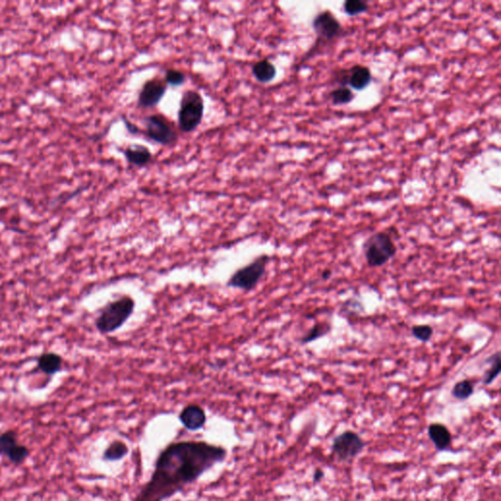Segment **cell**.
<instances>
[{
  "label": "cell",
  "instance_id": "6da1fadb",
  "mask_svg": "<svg viewBox=\"0 0 501 501\" xmlns=\"http://www.w3.org/2000/svg\"><path fill=\"white\" fill-rule=\"evenodd\" d=\"M226 449L206 442H178L163 449L146 485L134 501H163L226 459Z\"/></svg>",
  "mask_w": 501,
  "mask_h": 501
},
{
  "label": "cell",
  "instance_id": "7a4b0ae2",
  "mask_svg": "<svg viewBox=\"0 0 501 501\" xmlns=\"http://www.w3.org/2000/svg\"><path fill=\"white\" fill-rule=\"evenodd\" d=\"M135 301L130 296H122L110 301L97 316L96 327L99 333L111 334L119 330L134 313Z\"/></svg>",
  "mask_w": 501,
  "mask_h": 501
},
{
  "label": "cell",
  "instance_id": "3957f363",
  "mask_svg": "<svg viewBox=\"0 0 501 501\" xmlns=\"http://www.w3.org/2000/svg\"><path fill=\"white\" fill-rule=\"evenodd\" d=\"M365 262L370 267L386 265L397 254V246L387 232H376L368 237L362 245Z\"/></svg>",
  "mask_w": 501,
  "mask_h": 501
},
{
  "label": "cell",
  "instance_id": "277c9868",
  "mask_svg": "<svg viewBox=\"0 0 501 501\" xmlns=\"http://www.w3.org/2000/svg\"><path fill=\"white\" fill-rule=\"evenodd\" d=\"M205 103L198 91L184 92L178 113V125L181 132L190 134L203 121Z\"/></svg>",
  "mask_w": 501,
  "mask_h": 501
},
{
  "label": "cell",
  "instance_id": "5b68a950",
  "mask_svg": "<svg viewBox=\"0 0 501 501\" xmlns=\"http://www.w3.org/2000/svg\"><path fill=\"white\" fill-rule=\"evenodd\" d=\"M270 260L268 255H260L255 258L249 265L237 270L227 281V286L247 292L254 290L265 276Z\"/></svg>",
  "mask_w": 501,
  "mask_h": 501
},
{
  "label": "cell",
  "instance_id": "8992f818",
  "mask_svg": "<svg viewBox=\"0 0 501 501\" xmlns=\"http://www.w3.org/2000/svg\"><path fill=\"white\" fill-rule=\"evenodd\" d=\"M145 130L142 134L158 144L168 146L178 142V132L173 122L163 115H150L145 117Z\"/></svg>",
  "mask_w": 501,
  "mask_h": 501
},
{
  "label": "cell",
  "instance_id": "52a82bcc",
  "mask_svg": "<svg viewBox=\"0 0 501 501\" xmlns=\"http://www.w3.org/2000/svg\"><path fill=\"white\" fill-rule=\"evenodd\" d=\"M367 443L354 431H345L335 437L332 452L339 461L350 462L364 451Z\"/></svg>",
  "mask_w": 501,
  "mask_h": 501
},
{
  "label": "cell",
  "instance_id": "ba28073f",
  "mask_svg": "<svg viewBox=\"0 0 501 501\" xmlns=\"http://www.w3.org/2000/svg\"><path fill=\"white\" fill-rule=\"evenodd\" d=\"M168 86L165 81L159 78L151 79L143 84L138 96V106L149 109L157 106L167 92Z\"/></svg>",
  "mask_w": 501,
  "mask_h": 501
},
{
  "label": "cell",
  "instance_id": "9c48e42d",
  "mask_svg": "<svg viewBox=\"0 0 501 501\" xmlns=\"http://www.w3.org/2000/svg\"><path fill=\"white\" fill-rule=\"evenodd\" d=\"M27 447L18 444L17 434L8 431L0 434V456H6L14 464H21L29 456Z\"/></svg>",
  "mask_w": 501,
  "mask_h": 501
},
{
  "label": "cell",
  "instance_id": "30bf717a",
  "mask_svg": "<svg viewBox=\"0 0 501 501\" xmlns=\"http://www.w3.org/2000/svg\"><path fill=\"white\" fill-rule=\"evenodd\" d=\"M313 27L316 35L326 40H333L342 33L341 23L330 11L319 13L314 18Z\"/></svg>",
  "mask_w": 501,
  "mask_h": 501
},
{
  "label": "cell",
  "instance_id": "8fae6325",
  "mask_svg": "<svg viewBox=\"0 0 501 501\" xmlns=\"http://www.w3.org/2000/svg\"><path fill=\"white\" fill-rule=\"evenodd\" d=\"M180 420L189 431L200 430L206 423L205 410L197 405H188L181 411Z\"/></svg>",
  "mask_w": 501,
  "mask_h": 501
},
{
  "label": "cell",
  "instance_id": "7c38bea8",
  "mask_svg": "<svg viewBox=\"0 0 501 501\" xmlns=\"http://www.w3.org/2000/svg\"><path fill=\"white\" fill-rule=\"evenodd\" d=\"M428 436L438 451H449L451 447V431L442 423H432L428 427Z\"/></svg>",
  "mask_w": 501,
  "mask_h": 501
},
{
  "label": "cell",
  "instance_id": "4fadbf2b",
  "mask_svg": "<svg viewBox=\"0 0 501 501\" xmlns=\"http://www.w3.org/2000/svg\"><path fill=\"white\" fill-rule=\"evenodd\" d=\"M124 155L127 163L137 168L146 167L153 157L152 153L146 146L139 144L130 145L125 148Z\"/></svg>",
  "mask_w": 501,
  "mask_h": 501
},
{
  "label": "cell",
  "instance_id": "5bb4252c",
  "mask_svg": "<svg viewBox=\"0 0 501 501\" xmlns=\"http://www.w3.org/2000/svg\"><path fill=\"white\" fill-rule=\"evenodd\" d=\"M38 369L46 375H55L62 370L63 357L56 352H48L38 357Z\"/></svg>",
  "mask_w": 501,
  "mask_h": 501
},
{
  "label": "cell",
  "instance_id": "9a60e30c",
  "mask_svg": "<svg viewBox=\"0 0 501 501\" xmlns=\"http://www.w3.org/2000/svg\"><path fill=\"white\" fill-rule=\"evenodd\" d=\"M372 80V71L365 66L355 65L350 71L349 84L357 91L367 88Z\"/></svg>",
  "mask_w": 501,
  "mask_h": 501
},
{
  "label": "cell",
  "instance_id": "2e32d148",
  "mask_svg": "<svg viewBox=\"0 0 501 501\" xmlns=\"http://www.w3.org/2000/svg\"><path fill=\"white\" fill-rule=\"evenodd\" d=\"M252 71L255 80L260 84L270 83L275 80L276 74H277L275 66L267 59H263V60L254 64Z\"/></svg>",
  "mask_w": 501,
  "mask_h": 501
},
{
  "label": "cell",
  "instance_id": "e0dca14e",
  "mask_svg": "<svg viewBox=\"0 0 501 501\" xmlns=\"http://www.w3.org/2000/svg\"><path fill=\"white\" fill-rule=\"evenodd\" d=\"M332 326L328 322H318L314 324L313 327L300 339V342L303 345L309 344L316 341V340L326 336L331 331Z\"/></svg>",
  "mask_w": 501,
  "mask_h": 501
},
{
  "label": "cell",
  "instance_id": "ac0fdd59",
  "mask_svg": "<svg viewBox=\"0 0 501 501\" xmlns=\"http://www.w3.org/2000/svg\"><path fill=\"white\" fill-rule=\"evenodd\" d=\"M129 447L121 441H115L104 451V459L107 461H117L127 456Z\"/></svg>",
  "mask_w": 501,
  "mask_h": 501
},
{
  "label": "cell",
  "instance_id": "d6986e66",
  "mask_svg": "<svg viewBox=\"0 0 501 501\" xmlns=\"http://www.w3.org/2000/svg\"><path fill=\"white\" fill-rule=\"evenodd\" d=\"M487 362L490 364V368L485 373L484 377H483L482 383L485 386H489L492 384L493 381L497 379V376L500 373V352H495V355H490L489 359H487Z\"/></svg>",
  "mask_w": 501,
  "mask_h": 501
},
{
  "label": "cell",
  "instance_id": "ffe728a7",
  "mask_svg": "<svg viewBox=\"0 0 501 501\" xmlns=\"http://www.w3.org/2000/svg\"><path fill=\"white\" fill-rule=\"evenodd\" d=\"M475 392L474 384L470 380H462L457 382L451 388V396L459 401H466L472 397Z\"/></svg>",
  "mask_w": 501,
  "mask_h": 501
},
{
  "label": "cell",
  "instance_id": "44dd1931",
  "mask_svg": "<svg viewBox=\"0 0 501 501\" xmlns=\"http://www.w3.org/2000/svg\"><path fill=\"white\" fill-rule=\"evenodd\" d=\"M330 97L335 105L347 104L354 98L351 89L345 86L334 89L330 93Z\"/></svg>",
  "mask_w": 501,
  "mask_h": 501
},
{
  "label": "cell",
  "instance_id": "7402d4cb",
  "mask_svg": "<svg viewBox=\"0 0 501 501\" xmlns=\"http://www.w3.org/2000/svg\"><path fill=\"white\" fill-rule=\"evenodd\" d=\"M368 10L367 2L364 0H347L344 4V11L350 16L362 14Z\"/></svg>",
  "mask_w": 501,
  "mask_h": 501
},
{
  "label": "cell",
  "instance_id": "603a6c76",
  "mask_svg": "<svg viewBox=\"0 0 501 501\" xmlns=\"http://www.w3.org/2000/svg\"><path fill=\"white\" fill-rule=\"evenodd\" d=\"M433 327L430 326H414L411 328V334L414 338L418 339V341L427 342L430 341L432 337H433Z\"/></svg>",
  "mask_w": 501,
  "mask_h": 501
},
{
  "label": "cell",
  "instance_id": "cb8c5ba5",
  "mask_svg": "<svg viewBox=\"0 0 501 501\" xmlns=\"http://www.w3.org/2000/svg\"><path fill=\"white\" fill-rule=\"evenodd\" d=\"M185 75L183 71L175 70V69H168L166 71L165 81L168 86H180L185 83Z\"/></svg>",
  "mask_w": 501,
  "mask_h": 501
},
{
  "label": "cell",
  "instance_id": "d4e9b609",
  "mask_svg": "<svg viewBox=\"0 0 501 501\" xmlns=\"http://www.w3.org/2000/svg\"><path fill=\"white\" fill-rule=\"evenodd\" d=\"M122 121H124L125 127H127V129L129 130V134H139L140 132L142 134V130L138 129L137 125L132 124V122L129 121V120L125 119V117H122Z\"/></svg>",
  "mask_w": 501,
  "mask_h": 501
},
{
  "label": "cell",
  "instance_id": "484cf974",
  "mask_svg": "<svg viewBox=\"0 0 501 501\" xmlns=\"http://www.w3.org/2000/svg\"><path fill=\"white\" fill-rule=\"evenodd\" d=\"M324 477V472L323 470L322 469H316V472H314L313 474V482L316 483V484H318V483L321 482L322 480V478Z\"/></svg>",
  "mask_w": 501,
  "mask_h": 501
},
{
  "label": "cell",
  "instance_id": "4316f807",
  "mask_svg": "<svg viewBox=\"0 0 501 501\" xmlns=\"http://www.w3.org/2000/svg\"><path fill=\"white\" fill-rule=\"evenodd\" d=\"M331 275H332V272L330 270H324V272H322V275H321L322 280H329V278L331 277Z\"/></svg>",
  "mask_w": 501,
  "mask_h": 501
}]
</instances>
